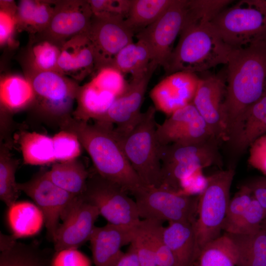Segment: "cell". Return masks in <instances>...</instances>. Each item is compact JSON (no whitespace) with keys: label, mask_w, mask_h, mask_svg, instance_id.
I'll return each instance as SVG.
<instances>
[{"label":"cell","mask_w":266,"mask_h":266,"mask_svg":"<svg viewBox=\"0 0 266 266\" xmlns=\"http://www.w3.org/2000/svg\"><path fill=\"white\" fill-rule=\"evenodd\" d=\"M227 65L225 142L241 116L266 91V42L233 49Z\"/></svg>","instance_id":"1"},{"label":"cell","mask_w":266,"mask_h":266,"mask_svg":"<svg viewBox=\"0 0 266 266\" xmlns=\"http://www.w3.org/2000/svg\"><path fill=\"white\" fill-rule=\"evenodd\" d=\"M59 128L77 135L101 177L130 194L145 186L128 161L113 127L96 122L92 125L72 117Z\"/></svg>","instance_id":"2"},{"label":"cell","mask_w":266,"mask_h":266,"mask_svg":"<svg viewBox=\"0 0 266 266\" xmlns=\"http://www.w3.org/2000/svg\"><path fill=\"white\" fill-rule=\"evenodd\" d=\"M178 43L163 67L167 75L178 71L197 74L227 65L233 49L211 22L184 24Z\"/></svg>","instance_id":"3"},{"label":"cell","mask_w":266,"mask_h":266,"mask_svg":"<svg viewBox=\"0 0 266 266\" xmlns=\"http://www.w3.org/2000/svg\"><path fill=\"white\" fill-rule=\"evenodd\" d=\"M221 143L212 137L195 142L160 145L161 186L179 191L181 181L198 170L212 166L221 168Z\"/></svg>","instance_id":"4"},{"label":"cell","mask_w":266,"mask_h":266,"mask_svg":"<svg viewBox=\"0 0 266 266\" xmlns=\"http://www.w3.org/2000/svg\"><path fill=\"white\" fill-rule=\"evenodd\" d=\"M156 111L154 106H150L130 131L123 136L116 134L128 161L144 184L159 187L162 177Z\"/></svg>","instance_id":"5"},{"label":"cell","mask_w":266,"mask_h":266,"mask_svg":"<svg viewBox=\"0 0 266 266\" xmlns=\"http://www.w3.org/2000/svg\"><path fill=\"white\" fill-rule=\"evenodd\" d=\"M31 72L28 78L35 93L32 108L42 121L60 127L72 117L80 86L76 81L57 71Z\"/></svg>","instance_id":"6"},{"label":"cell","mask_w":266,"mask_h":266,"mask_svg":"<svg viewBox=\"0 0 266 266\" xmlns=\"http://www.w3.org/2000/svg\"><path fill=\"white\" fill-rule=\"evenodd\" d=\"M233 49L266 42V0H240L211 22Z\"/></svg>","instance_id":"7"},{"label":"cell","mask_w":266,"mask_h":266,"mask_svg":"<svg viewBox=\"0 0 266 266\" xmlns=\"http://www.w3.org/2000/svg\"><path fill=\"white\" fill-rule=\"evenodd\" d=\"M234 174V169L231 166L207 177L206 187L199 196L195 223L196 260L206 244L220 236Z\"/></svg>","instance_id":"8"},{"label":"cell","mask_w":266,"mask_h":266,"mask_svg":"<svg viewBox=\"0 0 266 266\" xmlns=\"http://www.w3.org/2000/svg\"><path fill=\"white\" fill-rule=\"evenodd\" d=\"M143 219L170 222L196 221L199 196L188 195L163 186H144L131 194Z\"/></svg>","instance_id":"9"},{"label":"cell","mask_w":266,"mask_h":266,"mask_svg":"<svg viewBox=\"0 0 266 266\" xmlns=\"http://www.w3.org/2000/svg\"><path fill=\"white\" fill-rule=\"evenodd\" d=\"M81 197L97 207L107 223L134 228L141 221L135 201L128 196V192L96 171L90 173Z\"/></svg>","instance_id":"10"},{"label":"cell","mask_w":266,"mask_h":266,"mask_svg":"<svg viewBox=\"0 0 266 266\" xmlns=\"http://www.w3.org/2000/svg\"><path fill=\"white\" fill-rule=\"evenodd\" d=\"M18 187L33 201L41 212L47 236L53 241L60 225V219L64 217L79 197L57 186L44 170L38 172L28 181L18 183Z\"/></svg>","instance_id":"11"},{"label":"cell","mask_w":266,"mask_h":266,"mask_svg":"<svg viewBox=\"0 0 266 266\" xmlns=\"http://www.w3.org/2000/svg\"><path fill=\"white\" fill-rule=\"evenodd\" d=\"M187 0H173L155 22L136 33L138 39L149 48L152 61L163 67L173 49V44L182 29L186 12Z\"/></svg>","instance_id":"12"},{"label":"cell","mask_w":266,"mask_h":266,"mask_svg":"<svg viewBox=\"0 0 266 266\" xmlns=\"http://www.w3.org/2000/svg\"><path fill=\"white\" fill-rule=\"evenodd\" d=\"M158 66L153 62L144 76L132 79L125 90L115 98L107 111L95 122L114 127L118 136L130 131L141 117L140 109L147 86Z\"/></svg>","instance_id":"13"},{"label":"cell","mask_w":266,"mask_h":266,"mask_svg":"<svg viewBox=\"0 0 266 266\" xmlns=\"http://www.w3.org/2000/svg\"><path fill=\"white\" fill-rule=\"evenodd\" d=\"M116 17H93L86 33L95 54L96 69L110 66L115 56L126 46L133 42L134 33Z\"/></svg>","instance_id":"14"},{"label":"cell","mask_w":266,"mask_h":266,"mask_svg":"<svg viewBox=\"0 0 266 266\" xmlns=\"http://www.w3.org/2000/svg\"><path fill=\"white\" fill-rule=\"evenodd\" d=\"M100 215L98 209L79 197L69 207L57 229L53 242L55 252L78 249L89 241Z\"/></svg>","instance_id":"15"},{"label":"cell","mask_w":266,"mask_h":266,"mask_svg":"<svg viewBox=\"0 0 266 266\" xmlns=\"http://www.w3.org/2000/svg\"><path fill=\"white\" fill-rule=\"evenodd\" d=\"M156 134L160 145L195 142L215 137L193 102L175 111L161 124H157Z\"/></svg>","instance_id":"16"},{"label":"cell","mask_w":266,"mask_h":266,"mask_svg":"<svg viewBox=\"0 0 266 266\" xmlns=\"http://www.w3.org/2000/svg\"><path fill=\"white\" fill-rule=\"evenodd\" d=\"M93 17L88 0L57 1L48 27L41 33L44 38L64 43L73 36L87 33Z\"/></svg>","instance_id":"17"},{"label":"cell","mask_w":266,"mask_h":266,"mask_svg":"<svg viewBox=\"0 0 266 266\" xmlns=\"http://www.w3.org/2000/svg\"><path fill=\"white\" fill-rule=\"evenodd\" d=\"M200 81L196 73L178 71L169 74L150 91L154 106L168 116L192 103Z\"/></svg>","instance_id":"18"},{"label":"cell","mask_w":266,"mask_h":266,"mask_svg":"<svg viewBox=\"0 0 266 266\" xmlns=\"http://www.w3.org/2000/svg\"><path fill=\"white\" fill-rule=\"evenodd\" d=\"M226 89V84L219 77H200L192 102L213 135L221 143L225 141L223 116Z\"/></svg>","instance_id":"19"},{"label":"cell","mask_w":266,"mask_h":266,"mask_svg":"<svg viewBox=\"0 0 266 266\" xmlns=\"http://www.w3.org/2000/svg\"><path fill=\"white\" fill-rule=\"evenodd\" d=\"M136 227L126 228L109 223L95 226L89 239L95 266H115L124 253L121 248L131 243Z\"/></svg>","instance_id":"20"},{"label":"cell","mask_w":266,"mask_h":266,"mask_svg":"<svg viewBox=\"0 0 266 266\" xmlns=\"http://www.w3.org/2000/svg\"><path fill=\"white\" fill-rule=\"evenodd\" d=\"M95 68L94 49L86 33L73 36L63 44L58 72L77 82L83 80Z\"/></svg>","instance_id":"21"},{"label":"cell","mask_w":266,"mask_h":266,"mask_svg":"<svg viewBox=\"0 0 266 266\" xmlns=\"http://www.w3.org/2000/svg\"><path fill=\"white\" fill-rule=\"evenodd\" d=\"M266 116V91L237 120L225 142L231 154L241 156L256 140V132Z\"/></svg>","instance_id":"22"},{"label":"cell","mask_w":266,"mask_h":266,"mask_svg":"<svg viewBox=\"0 0 266 266\" xmlns=\"http://www.w3.org/2000/svg\"><path fill=\"white\" fill-rule=\"evenodd\" d=\"M0 266H52L53 252L0 233Z\"/></svg>","instance_id":"23"},{"label":"cell","mask_w":266,"mask_h":266,"mask_svg":"<svg viewBox=\"0 0 266 266\" xmlns=\"http://www.w3.org/2000/svg\"><path fill=\"white\" fill-rule=\"evenodd\" d=\"M195 222H170L164 228V241L172 253L177 266H193L196 261Z\"/></svg>","instance_id":"24"},{"label":"cell","mask_w":266,"mask_h":266,"mask_svg":"<svg viewBox=\"0 0 266 266\" xmlns=\"http://www.w3.org/2000/svg\"><path fill=\"white\" fill-rule=\"evenodd\" d=\"M0 112L11 115L32 107L35 93L28 77L8 75L0 80Z\"/></svg>","instance_id":"25"},{"label":"cell","mask_w":266,"mask_h":266,"mask_svg":"<svg viewBox=\"0 0 266 266\" xmlns=\"http://www.w3.org/2000/svg\"><path fill=\"white\" fill-rule=\"evenodd\" d=\"M57 1L22 0L17 5V30L40 34L48 27Z\"/></svg>","instance_id":"26"},{"label":"cell","mask_w":266,"mask_h":266,"mask_svg":"<svg viewBox=\"0 0 266 266\" xmlns=\"http://www.w3.org/2000/svg\"><path fill=\"white\" fill-rule=\"evenodd\" d=\"M116 97L98 89L91 82L80 86L72 117L85 122L90 119L95 121L107 111Z\"/></svg>","instance_id":"27"},{"label":"cell","mask_w":266,"mask_h":266,"mask_svg":"<svg viewBox=\"0 0 266 266\" xmlns=\"http://www.w3.org/2000/svg\"><path fill=\"white\" fill-rule=\"evenodd\" d=\"M50 179L57 186L75 196H81L85 191L90 172L78 158L53 164L46 171Z\"/></svg>","instance_id":"28"},{"label":"cell","mask_w":266,"mask_h":266,"mask_svg":"<svg viewBox=\"0 0 266 266\" xmlns=\"http://www.w3.org/2000/svg\"><path fill=\"white\" fill-rule=\"evenodd\" d=\"M153 63L150 50L141 40L131 43L123 48L114 57L110 66L123 74L129 73L132 79L144 76Z\"/></svg>","instance_id":"29"},{"label":"cell","mask_w":266,"mask_h":266,"mask_svg":"<svg viewBox=\"0 0 266 266\" xmlns=\"http://www.w3.org/2000/svg\"><path fill=\"white\" fill-rule=\"evenodd\" d=\"M19 143L25 165L43 166L56 162L52 137L35 132H23Z\"/></svg>","instance_id":"30"},{"label":"cell","mask_w":266,"mask_h":266,"mask_svg":"<svg viewBox=\"0 0 266 266\" xmlns=\"http://www.w3.org/2000/svg\"><path fill=\"white\" fill-rule=\"evenodd\" d=\"M225 233L236 248L237 266H266V233L263 230L251 234Z\"/></svg>","instance_id":"31"},{"label":"cell","mask_w":266,"mask_h":266,"mask_svg":"<svg viewBox=\"0 0 266 266\" xmlns=\"http://www.w3.org/2000/svg\"><path fill=\"white\" fill-rule=\"evenodd\" d=\"M172 1L173 0H131L124 22L136 33L158 19Z\"/></svg>","instance_id":"32"},{"label":"cell","mask_w":266,"mask_h":266,"mask_svg":"<svg viewBox=\"0 0 266 266\" xmlns=\"http://www.w3.org/2000/svg\"><path fill=\"white\" fill-rule=\"evenodd\" d=\"M237 260L236 248L225 233L201 249L194 266H237Z\"/></svg>","instance_id":"33"},{"label":"cell","mask_w":266,"mask_h":266,"mask_svg":"<svg viewBox=\"0 0 266 266\" xmlns=\"http://www.w3.org/2000/svg\"><path fill=\"white\" fill-rule=\"evenodd\" d=\"M19 164V160L10 152L9 144L0 142V199L9 207L15 203L20 191L15 180Z\"/></svg>","instance_id":"34"},{"label":"cell","mask_w":266,"mask_h":266,"mask_svg":"<svg viewBox=\"0 0 266 266\" xmlns=\"http://www.w3.org/2000/svg\"><path fill=\"white\" fill-rule=\"evenodd\" d=\"M63 44L43 37L33 43L29 55L31 70L58 72Z\"/></svg>","instance_id":"35"},{"label":"cell","mask_w":266,"mask_h":266,"mask_svg":"<svg viewBox=\"0 0 266 266\" xmlns=\"http://www.w3.org/2000/svg\"><path fill=\"white\" fill-rule=\"evenodd\" d=\"M232 1L229 0H187L184 24L210 23Z\"/></svg>","instance_id":"36"},{"label":"cell","mask_w":266,"mask_h":266,"mask_svg":"<svg viewBox=\"0 0 266 266\" xmlns=\"http://www.w3.org/2000/svg\"><path fill=\"white\" fill-rule=\"evenodd\" d=\"M266 216L264 208L253 197L251 202L241 216L225 231L228 233L241 234L256 233L262 230V223Z\"/></svg>","instance_id":"37"},{"label":"cell","mask_w":266,"mask_h":266,"mask_svg":"<svg viewBox=\"0 0 266 266\" xmlns=\"http://www.w3.org/2000/svg\"><path fill=\"white\" fill-rule=\"evenodd\" d=\"M130 246L134 250L140 266H157L148 220H141L135 229Z\"/></svg>","instance_id":"38"},{"label":"cell","mask_w":266,"mask_h":266,"mask_svg":"<svg viewBox=\"0 0 266 266\" xmlns=\"http://www.w3.org/2000/svg\"><path fill=\"white\" fill-rule=\"evenodd\" d=\"M56 162H64L78 158L82 152V145L74 133L61 130L53 137Z\"/></svg>","instance_id":"39"},{"label":"cell","mask_w":266,"mask_h":266,"mask_svg":"<svg viewBox=\"0 0 266 266\" xmlns=\"http://www.w3.org/2000/svg\"><path fill=\"white\" fill-rule=\"evenodd\" d=\"M90 82L98 89L108 92L116 97L125 90L129 83L125 80L124 74L111 66L98 69Z\"/></svg>","instance_id":"40"},{"label":"cell","mask_w":266,"mask_h":266,"mask_svg":"<svg viewBox=\"0 0 266 266\" xmlns=\"http://www.w3.org/2000/svg\"><path fill=\"white\" fill-rule=\"evenodd\" d=\"M157 266H177L175 258L163 237V222L147 219Z\"/></svg>","instance_id":"41"},{"label":"cell","mask_w":266,"mask_h":266,"mask_svg":"<svg viewBox=\"0 0 266 266\" xmlns=\"http://www.w3.org/2000/svg\"><path fill=\"white\" fill-rule=\"evenodd\" d=\"M253 199V196L250 188L246 184L241 186L230 200L222 230L225 231L241 216Z\"/></svg>","instance_id":"42"},{"label":"cell","mask_w":266,"mask_h":266,"mask_svg":"<svg viewBox=\"0 0 266 266\" xmlns=\"http://www.w3.org/2000/svg\"><path fill=\"white\" fill-rule=\"evenodd\" d=\"M0 42L1 46L12 42L15 30H17L16 17L17 5L13 1L6 0L0 2Z\"/></svg>","instance_id":"43"},{"label":"cell","mask_w":266,"mask_h":266,"mask_svg":"<svg viewBox=\"0 0 266 266\" xmlns=\"http://www.w3.org/2000/svg\"><path fill=\"white\" fill-rule=\"evenodd\" d=\"M93 16L116 17L125 19L130 8L131 0H88Z\"/></svg>","instance_id":"44"},{"label":"cell","mask_w":266,"mask_h":266,"mask_svg":"<svg viewBox=\"0 0 266 266\" xmlns=\"http://www.w3.org/2000/svg\"><path fill=\"white\" fill-rule=\"evenodd\" d=\"M52 266H91L89 259L77 249H67L55 252Z\"/></svg>","instance_id":"45"},{"label":"cell","mask_w":266,"mask_h":266,"mask_svg":"<svg viewBox=\"0 0 266 266\" xmlns=\"http://www.w3.org/2000/svg\"><path fill=\"white\" fill-rule=\"evenodd\" d=\"M249 149V164L266 176V135L257 139Z\"/></svg>","instance_id":"46"},{"label":"cell","mask_w":266,"mask_h":266,"mask_svg":"<svg viewBox=\"0 0 266 266\" xmlns=\"http://www.w3.org/2000/svg\"><path fill=\"white\" fill-rule=\"evenodd\" d=\"M207 184V177L202 173V169L198 170L181 181L179 191L188 195L200 194L205 189Z\"/></svg>","instance_id":"47"},{"label":"cell","mask_w":266,"mask_h":266,"mask_svg":"<svg viewBox=\"0 0 266 266\" xmlns=\"http://www.w3.org/2000/svg\"><path fill=\"white\" fill-rule=\"evenodd\" d=\"M246 185L251 190L254 198L264 208L266 215V176L254 178Z\"/></svg>","instance_id":"48"},{"label":"cell","mask_w":266,"mask_h":266,"mask_svg":"<svg viewBox=\"0 0 266 266\" xmlns=\"http://www.w3.org/2000/svg\"><path fill=\"white\" fill-rule=\"evenodd\" d=\"M115 266H140L137 256L131 246L126 252H124Z\"/></svg>","instance_id":"49"},{"label":"cell","mask_w":266,"mask_h":266,"mask_svg":"<svg viewBox=\"0 0 266 266\" xmlns=\"http://www.w3.org/2000/svg\"><path fill=\"white\" fill-rule=\"evenodd\" d=\"M261 229L266 233V217L264 219L262 223Z\"/></svg>","instance_id":"50"}]
</instances>
